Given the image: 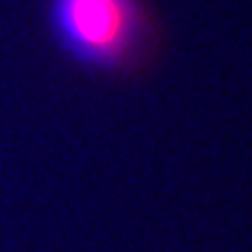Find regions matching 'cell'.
I'll list each match as a JSON object with an SVG mask.
<instances>
[{
    "label": "cell",
    "mask_w": 252,
    "mask_h": 252,
    "mask_svg": "<svg viewBox=\"0 0 252 252\" xmlns=\"http://www.w3.org/2000/svg\"><path fill=\"white\" fill-rule=\"evenodd\" d=\"M57 52L95 76H130L147 66L159 34L145 0H44Z\"/></svg>",
    "instance_id": "1"
}]
</instances>
